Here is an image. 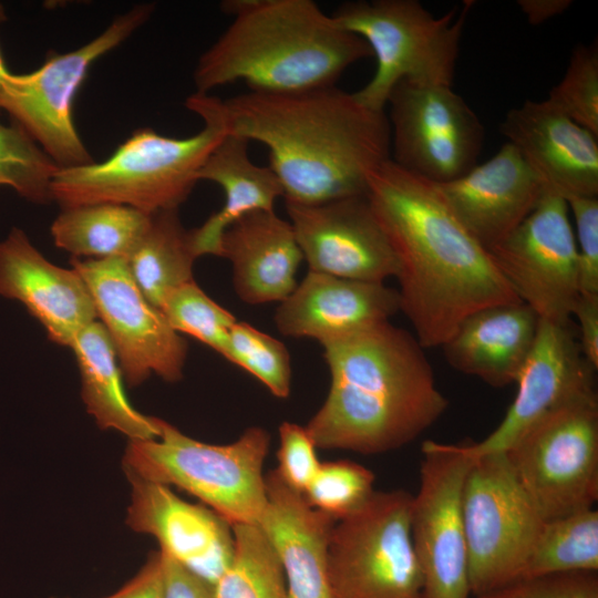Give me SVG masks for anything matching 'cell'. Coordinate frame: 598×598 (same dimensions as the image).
Listing matches in <instances>:
<instances>
[{
    "mask_svg": "<svg viewBox=\"0 0 598 598\" xmlns=\"http://www.w3.org/2000/svg\"><path fill=\"white\" fill-rule=\"evenodd\" d=\"M192 111L213 115L226 134L269 152L285 203L315 205L367 195L370 175L391 158L385 111L336 85L293 93L248 91L227 100L196 92Z\"/></svg>",
    "mask_w": 598,
    "mask_h": 598,
    "instance_id": "cell-1",
    "label": "cell"
},
{
    "mask_svg": "<svg viewBox=\"0 0 598 598\" xmlns=\"http://www.w3.org/2000/svg\"><path fill=\"white\" fill-rule=\"evenodd\" d=\"M367 197L396 257L400 311L424 349L476 310L520 301L432 182L390 158L370 175Z\"/></svg>",
    "mask_w": 598,
    "mask_h": 598,
    "instance_id": "cell-2",
    "label": "cell"
},
{
    "mask_svg": "<svg viewBox=\"0 0 598 598\" xmlns=\"http://www.w3.org/2000/svg\"><path fill=\"white\" fill-rule=\"evenodd\" d=\"M322 348L330 388L305 425L318 448L390 452L419 437L447 409L424 348L390 321Z\"/></svg>",
    "mask_w": 598,
    "mask_h": 598,
    "instance_id": "cell-3",
    "label": "cell"
},
{
    "mask_svg": "<svg viewBox=\"0 0 598 598\" xmlns=\"http://www.w3.org/2000/svg\"><path fill=\"white\" fill-rule=\"evenodd\" d=\"M369 56L367 42L312 0H254L200 55L193 78L199 93L237 81L252 92L293 93L333 86Z\"/></svg>",
    "mask_w": 598,
    "mask_h": 598,
    "instance_id": "cell-4",
    "label": "cell"
},
{
    "mask_svg": "<svg viewBox=\"0 0 598 598\" xmlns=\"http://www.w3.org/2000/svg\"><path fill=\"white\" fill-rule=\"evenodd\" d=\"M204 127L188 137L165 136L138 128L105 161L58 168L52 200L63 208L117 204L153 215L178 209L198 182L197 174L225 136L209 113L195 111Z\"/></svg>",
    "mask_w": 598,
    "mask_h": 598,
    "instance_id": "cell-5",
    "label": "cell"
},
{
    "mask_svg": "<svg viewBox=\"0 0 598 598\" xmlns=\"http://www.w3.org/2000/svg\"><path fill=\"white\" fill-rule=\"evenodd\" d=\"M154 440H130L123 457L126 474L197 497L228 524H258L267 504L264 463L270 437L251 426L233 443L197 441L158 419Z\"/></svg>",
    "mask_w": 598,
    "mask_h": 598,
    "instance_id": "cell-6",
    "label": "cell"
},
{
    "mask_svg": "<svg viewBox=\"0 0 598 598\" xmlns=\"http://www.w3.org/2000/svg\"><path fill=\"white\" fill-rule=\"evenodd\" d=\"M473 1L434 17L416 0H359L340 4L331 17L369 45L377 68L355 96L384 111L400 81L452 86L460 42Z\"/></svg>",
    "mask_w": 598,
    "mask_h": 598,
    "instance_id": "cell-7",
    "label": "cell"
},
{
    "mask_svg": "<svg viewBox=\"0 0 598 598\" xmlns=\"http://www.w3.org/2000/svg\"><path fill=\"white\" fill-rule=\"evenodd\" d=\"M544 520L598 499V396L586 390L532 425L504 452Z\"/></svg>",
    "mask_w": 598,
    "mask_h": 598,
    "instance_id": "cell-8",
    "label": "cell"
},
{
    "mask_svg": "<svg viewBox=\"0 0 598 598\" xmlns=\"http://www.w3.org/2000/svg\"><path fill=\"white\" fill-rule=\"evenodd\" d=\"M411 508L409 492L375 491L336 522L328 547L332 598H423Z\"/></svg>",
    "mask_w": 598,
    "mask_h": 598,
    "instance_id": "cell-9",
    "label": "cell"
},
{
    "mask_svg": "<svg viewBox=\"0 0 598 598\" xmlns=\"http://www.w3.org/2000/svg\"><path fill=\"white\" fill-rule=\"evenodd\" d=\"M155 6L143 3L116 17L96 38L68 53H54L35 71L12 74L4 84L1 109L21 126L59 168L93 163L73 122L75 95L100 56L144 24Z\"/></svg>",
    "mask_w": 598,
    "mask_h": 598,
    "instance_id": "cell-10",
    "label": "cell"
},
{
    "mask_svg": "<svg viewBox=\"0 0 598 598\" xmlns=\"http://www.w3.org/2000/svg\"><path fill=\"white\" fill-rule=\"evenodd\" d=\"M463 516L471 595L519 578L544 523L506 454L476 456L465 480Z\"/></svg>",
    "mask_w": 598,
    "mask_h": 598,
    "instance_id": "cell-11",
    "label": "cell"
},
{
    "mask_svg": "<svg viewBox=\"0 0 598 598\" xmlns=\"http://www.w3.org/2000/svg\"><path fill=\"white\" fill-rule=\"evenodd\" d=\"M421 452L411 536L422 571L423 598H470L463 491L475 457L466 443L427 440Z\"/></svg>",
    "mask_w": 598,
    "mask_h": 598,
    "instance_id": "cell-12",
    "label": "cell"
},
{
    "mask_svg": "<svg viewBox=\"0 0 598 598\" xmlns=\"http://www.w3.org/2000/svg\"><path fill=\"white\" fill-rule=\"evenodd\" d=\"M386 105L391 159L403 169L432 183H446L477 164L484 127L452 86L400 81Z\"/></svg>",
    "mask_w": 598,
    "mask_h": 598,
    "instance_id": "cell-13",
    "label": "cell"
},
{
    "mask_svg": "<svg viewBox=\"0 0 598 598\" xmlns=\"http://www.w3.org/2000/svg\"><path fill=\"white\" fill-rule=\"evenodd\" d=\"M71 266L89 288L128 384L136 386L153 372L168 382L181 380L187 344L145 298L126 259L73 257Z\"/></svg>",
    "mask_w": 598,
    "mask_h": 598,
    "instance_id": "cell-14",
    "label": "cell"
},
{
    "mask_svg": "<svg viewBox=\"0 0 598 598\" xmlns=\"http://www.w3.org/2000/svg\"><path fill=\"white\" fill-rule=\"evenodd\" d=\"M487 251L516 297L540 320L570 324L580 290L575 235L563 197L547 192L523 223Z\"/></svg>",
    "mask_w": 598,
    "mask_h": 598,
    "instance_id": "cell-15",
    "label": "cell"
},
{
    "mask_svg": "<svg viewBox=\"0 0 598 598\" xmlns=\"http://www.w3.org/2000/svg\"><path fill=\"white\" fill-rule=\"evenodd\" d=\"M286 210L310 271L372 282L396 276L395 254L367 195L286 203Z\"/></svg>",
    "mask_w": 598,
    "mask_h": 598,
    "instance_id": "cell-16",
    "label": "cell"
},
{
    "mask_svg": "<svg viewBox=\"0 0 598 598\" xmlns=\"http://www.w3.org/2000/svg\"><path fill=\"white\" fill-rule=\"evenodd\" d=\"M595 371L570 324L539 319L534 347L516 381L513 403L493 432L480 442L466 443L468 452L474 457L506 452L546 414L595 388Z\"/></svg>",
    "mask_w": 598,
    "mask_h": 598,
    "instance_id": "cell-17",
    "label": "cell"
},
{
    "mask_svg": "<svg viewBox=\"0 0 598 598\" xmlns=\"http://www.w3.org/2000/svg\"><path fill=\"white\" fill-rule=\"evenodd\" d=\"M433 184L452 214L486 250L520 225L547 193L508 142L461 177Z\"/></svg>",
    "mask_w": 598,
    "mask_h": 598,
    "instance_id": "cell-18",
    "label": "cell"
},
{
    "mask_svg": "<svg viewBox=\"0 0 598 598\" xmlns=\"http://www.w3.org/2000/svg\"><path fill=\"white\" fill-rule=\"evenodd\" d=\"M499 131L540 178L563 197H597L598 143L590 131L547 100L526 101L507 112Z\"/></svg>",
    "mask_w": 598,
    "mask_h": 598,
    "instance_id": "cell-19",
    "label": "cell"
},
{
    "mask_svg": "<svg viewBox=\"0 0 598 598\" xmlns=\"http://www.w3.org/2000/svg\"><path fill=\"white\" fill-rule=\"evenodd\" d=\"M126 475L132 484L127 525L154 536L162 551L214 586L233 557L231 525L210 508L182 499L167 485Z\"/></svg>",
    "mask_w": 598,
    "mask_h": 598,
    "instance_id": "cell-20",
    "label": "cell"
},
{
    "mask_svg": "<svg viewBox=\"0 0 598 598\" xmlns=\"http://www.w3.org/2000/svg\"><path fill=\"white\" fill-rule=\"evenodd\" d=\"M0 296L21 302L61 346L97 317L82 277L45 259L18 227L0 241Z\"/></svg>",
    "mask_w": 598,
    "mask_h": 598,
    "instance_id": "cell-21",
    "label": "cell"
},
{
    "mask_svg": "<svg viewBox=\"0 0 598 598\" xmlns=\"http://www.w3.org/2000/svg\"><path fill=\"white\" fill-rule=\"evenodd\" d=\"M400 311L396 289L384 282L347 279L308 270L275 312L278 331L322 346L367 327L390 321Z\"/></svg>",
    "mask_w": 598,
    "mask_h": 598,
    "instance_id": "cell-22",
    "label": "cell"
},
{
    "mask_svg": "<svg viewBox=\"0 0 598 598\" xmlns=\"http://www.w3.org/2000/svg\"><path fill=\"white\" fill-rule=\"evenodd\" d=\"M265 483L267 504L258 525L281 563L288 598H332L328 547L337 520L312 507L276 470Z\"/></svg>",
    "mask_w": 598,
    "mask_h": 598,
    "instance_id": "cell-23",
    "label": "cell"
},
{
    "mask_svg": "<svg viewBox=\"0 0 598 598\" xmlns=\"http://www.w3.org/2000/svg\"><path fill=\"white\" fill-rule=\"evenodd\" d=\"M539 317L522 301L467 316L441 346L447 363L493 388L516 383L534 347Z\"/></svg>",
    "mask_w": 598,
    "mask_h": 598,
    "instance_id": "cell-24",
    "label": "cell"
},
{
    "mask_svg": "<svg viewBox=\"0 0 598 598\" xmlns=\"http://www.w3.org/2000/svg\"><path fill=\"white\" fill-rule=\"evenodd\" d=\"M220 257L233 266V285L249 305L281 302L297 287L303 256L289 220L275 210H255L229 226Z\"/></svg>",
    "mask_w": 598,
    "mask_h": 598,
    "instance_id": "cell-25",
    "label": "cell"
},
{
    "mask_svg": "<svg viewBox=\"0 0 598 598\" xmlns=\"http://www.w3.org/2000/svg\"><path fill=\"white\" fill-rule=\"evenodd\" d=\"M248 144L245 138L225 134L197 174L198 181L216 183L225 195L223 207L190 230L197 257L220 256L221 237L229 226L251 212L275 210L277 198L282 196L271 168L250 159Z\"/></svg>",
    "mask_w": 598,
    "mask_h": 598,
    "instance_id": "cell-26",
    "label": "cell"
},
{
    "mask_svg": "<svg viewBox=\"0 0 598 598\" xmlns=\"http://www.w3.org/2000/svg\"><path fill=\"white\" fill-rule=\"evenodd\" d=\"M70 347L81 373L83 402L97 425L120 431L130 440L158 437V419L136 411L124 393L122 371L104 326L96 320L91 322Z\"/></svg>",
    "mask_w": 598,
    "mask_h": 598,
    "instance_id": "cell-27",
    "label": "cell"
},
{
    "mask_svg": "<svg viewBox=\"0 0 598 598\" xmlns=\"http://www.w3.org/2000/svg\"><path fill=\"white\" fill-rule=\"evenodd\" d=\"M150 214L125 205L63 208L51 225L56 247L73 257L127 259L151 221Z\"/></svg>",
    "mask_w": 598,
    "mask_h": 598,
    "instance_id": "cell-28",
    "label": "cell"
},
{
    "mask_svg": "<svg viewBox=\"0 0 598 598\" xmlns=\"http://www.w3.org/2000/svg\"><path fill=\"white\" fill-rule=\"evenodd\" d=\"M196 258L190 230L182 225L177 209H171L151 216L126 262L137 287L158 309L169 290L194 280Z\"/></svg>",
    "mask_w": 598,
    "mask_h": 598,
    "instance_id": "cell-29",
    "label": "cell"
},
{
    "mask_svg": "<svg viewBox=\"0 0 598 598\" xmlns=\"http://www.w3.org/2000/svg\"><path fill=\"white\" fill-rule=\"evenodd\" d=\"M598 512L544 520L518 579L560 573H597Z\"/></svg>",
    "mask_w": 598,
    "mask_h": 598,
    "instance_id": "cell-30",
    "label": "cell"
},
{
    "mask_svg": "<svg viewBox=\"0 0 598 598\" xmlns=\"http://www.w3.org/2000/svg\"><path fill=\"white\" fill-rule=\"evenodd\" d=\"M231 560L214 584L216 598H288L283 569L258 524L231 526Z\"/></svg>",
    "mask_w": 598,
    "mask_h": 598,
    "instance_id": "cell-31",
    "label": "cell"
},
{
    "mask_svg": "<svg viewBox=\"0 0 598 598\" xmlns=\"http://www.w3.org/2000/svg\"><path fill=\"white\" fill-rule=\"evenodd\" d=\"M58 165L17 123L0 122V185L13 188L24 199L52 200L51 183Z\"/></svg>",
    "mask_w": 598,
    "mask_h": 598,
    "instance_id": "cell-32",
    "label": "cell"
},
{
    "mask_svg": "<svg viewBox=\"0 0 598 598\" xmlns=\"http://www.w3.org/2000/svg\"><path fill=\"white\" fill-rule=\"evenodd\" d=\"M158 309L176 332L194 337L224 357L229 331L237 320L195 280L169 290Z\"/></svg>",
    "mask_w": 598,
    "mask_h": 598,
    "instance_id": "cell-33",
    "label": "cell"
},
{
    "mask_svg": "<svg viewBox=\"0 0 598 598\" xmlns=\"http://www.w3.org/2000/svg\"><path fill=\"white\" fill-rule=\"evenodd\" d=\"M224 358L252 374L276 398L289 396L291 359L280 340L237 321L229 331Z\"/></svg>",
    "mask_w": 598,
    "mask_h": 598,
    "instance_id": "cell-34",
    "label": "cell"
},
{
    "mask_svg": "<svg viewBox=\"0 0 598 598\" xmlns=\"http://www.w3.org/2000/svg\"><path fill=\"white\" fill-rule=\"evenodd\" d=\"M374 474L348 460L320 464L302 495L316 509L340 520L361 508L375 492Z\"/></svg>",
    "mask_w": 598,
    "mask_h": 598,
    "instance_id": "cell-35",
    "label": "cell"
},
{
    "mask_svg": "<svg viewBox=\"0 0 598 598\" xmlns=\"http://www.w3.org/2000/svg\"><path fill=\"white\" fill-rule=\"evenodd\" d=\"M547 101L578 125L598 136V49L596 43L574 49L561 81Z\"/></svg>",
    "mask_w": 598,
    "mask_h": 598,
    "instance_id": "cell-36",
    "label": "cell"
},
{
    "mask_svg": "<svg viewBox=\"0 0 598 598\" xmlns=\"http://www.w3.org/2000/svg\"><path fill=\"white\" fill-rule=\"evenodd\" d=\"M478 598H598V575L560 573L522 578Z\"/></svg>",
    "mask_w": 598,
    "mask_h": 598,
    "instance_id": "cell-37",
    "label": "cell"
},
{
    "mask_svg": "<svg viewBox=\"0 0 598 598\" xmlns=\"http://www.w3.org/2000/svg\"><path fill=\"white\" fill-rule=\"evenodd\" d=\"M278 433L276 472L289 487L303 493L321 464L317 456L318 447L306 426L297 423H281Z\"/></svg>",
    "mask_w": 598,
    "mask_h": 598,
    "instance_id": "cell-38",
    "label": "cell"
},
{
    "mask_svg": "<svg viewBox=\"0 0 598 598\" xmlns=\"http://www.w3.org/2000/svg\"><path fill=\"white\" fill-rule=\"evenodd\" d=\"M566 202L576 224L580 295L598 297V198L571 197Z\"/></svg>",
    "mask_w": 598,
    "mask_h": 598,
    "instance_id": "cell-39",
    "label": "cell"
},
{
    "mask_svg": "<svg viewBox=\"0 0 598 598\" xmlns=\"http://www.w3.org/2000/svg\"><path fill=\"white\" fill-rule=\"evenodd\" d=\"M164 598H216L214 586L159 550Z\"/></svg>",
    "mask_w": 598,
    "mask_h": 598,
    "instance_id": "cell-40",
    "label": "cell"
},
{
    "mask_svg": "<svg viewBox=\"0 0 598 598\" xmlns=\"http://www.w3.org/2000/svg\"><path fill=\"white\" fill-rule=\"evenodd\" d=\"M579 323V344L584 357L598 369V297L580 295L573 310Z\"/></svg>",
    "mask_w": 598,
    "mask_h": 598,
    "instance_id": "cell-41",
    "label": "cell"
},
{
    "mask_svg": "<svg viewBox=\"0 0 598 598\" xmlns=\"http://www.w3.org/2000/svg\"><path fill=\"white\" fill-rule=\"evenodd\" d=\"M105 598H164L161 553L153 554L132 580Z\"/></svg>",
    "mask_w": 598,
    "mask_h": 598,
    "instance_id": "cell-42",
    "label": "cell"
},
{
    "mask_svg": "<svg viewBox=\"0 0 598 598\" xmlns=\"http://www.w3.org/2000/svg\"><path fill=\"white\" fill-rule=\"evenodd\" d=\"M517 3L530 24L543 23L571 6L570 0H519Z\"/></svg>",
    "mask_w": 598,
    "mask_h": 598,
    "instance_id": "cell-43",
    "label": "cell"
},
{
    "mask_svg": "<svg viewBox=\"0 0 598 598\" xmlns=\"http://www.w3.org/2000/svg\"><path fill=\"white\" fill-rule=\"evenodd\" d=\"M6 20H7V14H6L4 7L0 3V24L3 23ZM9 75H10V72L7 70L3 62V58L0 52V110H1V104H2L3 94H4V84Z\"/></svg>",
    "mask_w": 598,
    "mask_h": 598,
    "instance_id": "cell-44",
    "label": "cell"
}]
</instances>
